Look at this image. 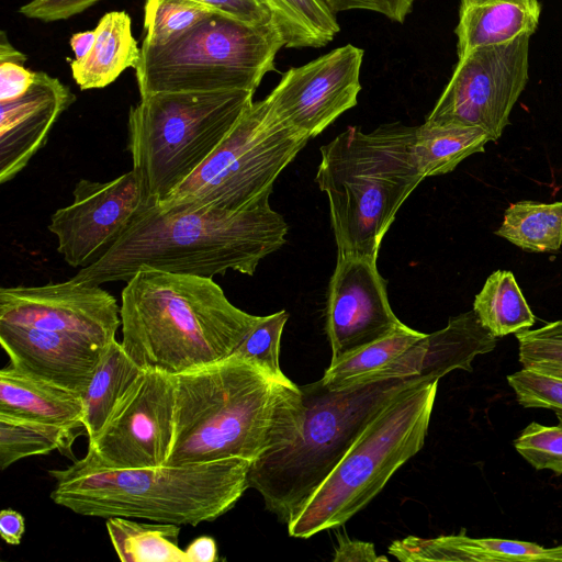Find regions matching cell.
<instances>
[{
  "label": "cell",
  "mask_w": 562,
  "mask_h": 562,
  "mask_svg": "<svg viewBox=\"0 0 562 562\" xmlns=\"http://www.w3.org/2000/svg\"><path fill=\"white\" fill-rule=\"evenodd\" d=\"M289 226L269 198L237 211L151 203L98 262L72 277L101 285L155 269L213 278L233 270L252 276L286 241Z\"/></svg>",
  "instance_id": "obj_1"
},
{
  "label": "cell",
  "mask_w": 562,
  "mask_h": 562,
  "mask_svg": "<svg viewBox=\"0 0 562 562\" xmlns=\"http://www.w3.org/2000/svg\"><path fill=\"white\" fill-rule=\"evenodd\" d=\"M173 438L165 464L256 460L301 429L300 386L236 356L175 375Z\"/></svg>",
  "instance_id": "obj_2"
},
{
  "label": "cell",
  "mask_w": 562,
  "mask_h": 562,
  "mask_svg": "<svg viewBox=\"0 0 562 562\" xmlns=\"http://www.w3.org/2000/svg\"><path fill=\"white\" fill-rule=\"evenodd\" d=\"M120 315L127 356L170 375L229 357L261 317L235 306L213 278L155 269L126 281Z\"/></svg>",
  "instance_id": "obj_3"
},
{
  "label": "cell",
  "mask_w": 562,
  "mask_h": 562,
  "mask_svg": "<svg viewBox=\"0 0 562 562\" xmlns=\"http://www.w3.org/2000/svg\"><path fill=\"white\" fill-rule=\"evenodd\" d=\"M252 460L227 458L206 463L112 469L88 454L65 469L49 470L50 499L89 517L143 518L191 525L213 521L246 492Z\"/></svg>",
  "instance_id": "obj_4"
},
{
  "label": "cell",
  "mask_w": 562,
  "mask_h": 562,
  "mask_svg": "<svg viewBox=\"0 0 562 562\" xmlns=\"http://www.w3.org/2000/svg\"><path fill=\"white\" fill-rule=\"evenodd\" d=\"M415 126H348L319 148L315 181L328 200L337 256L378 258L397 211L425 179L413 153Z\"/></svg>",
  "instance_id": "obj_5"
},
{
  "label": "cell",
  "mask_w": 562,
  "mask_h": 562,
  "mask_svg": "<svg viewBox=\"0 0 562 562\" xmlns=\"http://www.w3.org/2000/svg\"><path fill=\"white\" fill-rule=\"evenodd\" d=\"M424 381L428 380L389 378L330 387L318 380L301 385L300 431L284 447L251 462L248 486L288 525L379 411L401 391Z\"/></svg>",
  "instance_id": "obj_6"
},
{
  "label": "cell",
  "mask_w": 562,
  "mask_h": 562,
  "mask_svg": "<svg viewBox=\"0 0 562 562\" xmlns=\"http://www.w3.org/2000/svg\"><path fill=\"white\" fill-rule=\"evenodd\" d=\"M438 381L412 385L379 411L286 525L291 537L307 539L345 525L423 448Z\"/></svg>",
  "instance_id": "obj_7"
},
{
  "label": "cell",
  "mask_w": 562,
  "mask_h": 562,
  "mask_svg": "<svg viewBox=\"0 0 562 562\" xmlns=\"http://www.w3.org/2000/svg\"><path fill=\"white\" fill-rule=\"evenodd\" d=\"M255 91L157 92L128 113L127 150L150 199L164 201L213 153Z\"/></svg>",
  "instance_id": "obj_8"
},
{
  "label": "cell",
  "mask_w": 562,
  "mask_h": 562,
  "mask_svg": "<svg viewBox=\"0 0 562 562\" xmlns=\"http://www.w3.org/2000/svg\"><path fill=\"white\" fill-rule=\"evenodd\" d=\"M284 45L276 23L256 25L214 11L166 44H142L135 68L139 95L256 91Z\"/></svg>",
  "instance_id": "obj_9"
},
{
  "label": "cell",
  "mask_w": 562,
  "mask_h": 562,
  "mask_svg": "<svg viewBox=\"0 0 562 562\" xmlns=\"http://www.w3.org/2000/svg\"><path fill=\"white\" fill-rule=\"evenodd\" d=\"M310 138L282 123L267 99L252 102L206 160L162 204L237 211L270 198Z\"/></svg>",
  "instance_id": "obj_10"
},
{
  "label": "cell",
  "mask_w": 562,
  "mask_h": 562,
  "mask_svg": "<svg viewBox=\"0 0 562 562\" xmlns=\"http://www.w3.org/2000/svg\"><path fill=\"white\" fill-rule=\"evenodd\" d=\"M529 35H521L458 58L425 122L474 126L485 131L492 142L501 138L529 79Z\"/></svg>",
  "instance_id": "obj_11"
},
{
  "label": "cell",
  "mask_w": 562,
  "mask_h": 562,
  "mask_svg": "<svg viewBox=\"0 0 562 562\" xmlns=\"http://www.w3.org/2000/svg\"><path fill=\"white\" fill-rule=\"evenodd\" d=\"M72 195L69 205L52 214L48 229L64 260L79 269L102 259L137 215L155 203L133 168L105 182L80 179Z\"/></svg>",
  "instance_id": "obj_12"
},
{
  "label": "cell",
  "mask_w": 562,
  "mask_h": 562,
  "mask_svg": "<svg viewBox=\"0 0 562 562\" xmlns=\"http://www.w3.org/2000/svg\"><path fill=\"white\" fill-rule=\"evenodd\" d=\"M175 375L145 370L104 427L89 439L88 454L112 469L164 465L173 438Z\"/></svg>",
  "instance_id": "obj_13"
},
{
  "label": "cell",
  "mask_w": 562,
  "mask_h": 562,
  "mask_svg": "<svg viewBox=\"0 0 562 562\" xmlns=\"http://www.w3.org/2000/svg\"><path fill=\"white\" fill-rule=\"evenodd\" d=\"M364 52L352 44L337 47L285 71L266 97L286 126L312 138L357 105Z\"/></svg>",
  "instance_id": "obj_14"
},
{
  "label": "cell",
  "mask_w": 562,
  "mask_h": 562,
  "mask_svg": "<svg viewBox=\"0 0 562 562\" xmlns=\"http://www.w3.org/2000/svg\"><path fill=\"white\" fill-rule=\"evenodd\" d=\"M121 306L100 285L72 278L0 289V323L78 336L101 346L115 340Z\"/></svg>",
  "instance_id": "obj_15"
},
{
  "label": "cell",
  "mask_w": 562,
  "mask_h": 562,
  "mask_svg": "<svg viewBox=\"0 0 562 562\" xmlns=\"http://www.w3.org/2000/svg\"><path fill=\"white\" fill-rule=\"evenodd\" d=\"M386 285L375 259L337 256L326 300L325 329L331 348L330 363L405 325L391 307Z\"/></svg>",
  "instance_id": "obj_16"
},
{
  "label": "cell",
  "mask_w": 562,
  "mask_h": 562,
  "mask_svg": "<svg viewBox=\"0 0 562 562\" xmlns=\"http://www.w3.org/2000/svg\"><path fill=\"white\" fill-rule=\"evenodd\" d=\"M0 342L12 368L81 395L106 348L78 336L9 323H0Z\"/></svg>",
  "instance_id": "obj_17"
},
{
  "label": "cell",
  "mask_w": 562,
  "mask_h": 562,
  "mask_svg": "<svg viewBox=\"0 0 562 562\" xmlns=\"http://www.w3.org/2000/svg\"><path fill=\"white\" fill-rule=\"evenodd\" d=\"M76 100L57 78L36 71L21 97L0 102V183L12 180L45 146L59 115Z\"/></svg>",
  "instance_id": "obj_18"
},
{
  "label": "cell",
  "mask_w": 562,
  "mask_h": 562,
  "mask_svg": "<svg viewBox=\"0 0 562 562\" xmlns=\"http://www.w3.org/2000/svg\"><path fill=\"white\" fill-rule=\"evenodd\" d=\"M495 347L496 337L482 326L474 311L461 313L450 317L445 328L425 334L391 363L356 383L389 378L435 381L457 369L472 372L473 360Z\"/></svg>",
  "instance_id": "obj_19"
},
{
  "label": "cell",
  "mask_w": 562,
  "mask_h": 562,
  "mask_svg": "<svg viewBox=\"0 0 562 562\" xmlns=\"http://www.w3.org/2000/svg\"><path fill=\"white\" fill-rule=\"evenodd\" d=\"M389 553L401 562H562V544L544 548L533 542L471 538L464 533L437 538L408 536L393 541L389 547Z\"/></svg>",
  "instance_id": "obj_20"
},
{
  "label": "cell",
  "mask_w": 562,
  "mask_h": 562,
  "mask_svg": "<svg viewBox=\"0 0 562 562\" xmlns=\"http://www.w3.org/2000/svg\"><path fill=\"white\" fill-rule=\"evenodd\" d=\"M540 14L539 0H460L454 30L458 58L477 47L531 36Z\"/></svg>",
  "instance_id": "obj_21"
},
{
  "label": "cell",
  "mask_w": 562,
  "mask_h": 562,
  "mask_svg": "<svg viewBox=\"0 0 562 562\" xmlns=\"http://www.w3.org/2000/svg\"><path fill=\"white\" fill-rule=\"evenodd\" d=\"M0 414L85 429L80 393L34 378L11 366L0 371Z\"/></svg>",
  "instance_id": "obj_22"
},
{
  "label": "cell",
  "mask_w": 562,
  "mask_h": 562,
  "mask_svg": "<svg viewBox=\"0 0 562 562\" xmlns=\"http://www.w3.org/2000/svg\"><path fill=\"white\" fill-rule=\"evenodd\" d=\"M90 54L70 64L75 82L81 90L104 88L125 69L137 67L140 49L132 34L131 18L124 11L105 13L94 29Z\"/></svg>",
  "instance_id": "obj_23"
},
{
  "label": "cell",
  "mask_w": 562,
  "mask_h": 562,
  "mask_svg": "<svg viewBox=\"0 0 562 562\" xmlns=\"http://www.w3.org/2000/svg\"><path fill=\"white\" fill-rule=\"evenodd\" d=\"M144 372L116 339L106 346L89 385L81 395L88 439L101 431Z\"/></svg>",
  "instance_id": "obj_24"
},
{
  "label": "cell",
  "mask_w": 562,
  "mask_h": 562,
  "mask_svg": "<svg viewBox=\"0 0 562 562\" xmlns=\"http://www.w3.org/2000/svg\"><path fill=\"white\" fill-rule=\"evenodd\" d=\"M491 136L482 128L424 122L415 126L413 153L424 178L446 175L465 158L485 150Z\"/></svg>",
  "instance_id": "obj_25"
},
{
  "label": "cell",
  "mask_w": 562,
  "mask_h": 562,
  "mask_svg": "<svg viewBox=\"0 0 562 562\" xmlns=\"http://www.w3.org/2000/svg\"><path fill=\"white\" fill-rule=\"evenodd\" d=\"M112 546L123 562H188L178 546L180 526L138 522L132 518H106Z\"/></svg>",
  "instance_id": "obj_26"
},
{
  "label": "cell",
  "mask_w": 562,
  "mask_h": 562,
  "mask_svg": "<svg viewBox=\"0 0 562 562\" xmlns=\"http://www.w3.org/2000/svg\"><path fill=\"white\" fill-rule=\"evenodd\" d=\"M473 311L496 338L529 329L536 321L513 272L507 270H496L486 279L474 299Z\"/></svg>",
  "instance_id": "obj_27"
},
{
  "label": "cell",
  "mask_w": 562,
  "mask_h": 562,
  "mask_svg": "<svg viewBox=\"0 0 562 562\" xmlns=\"http://www.w3.org/2000/svg\"><path fill=\"white\" fill-rule=\"evenodd\" d=\"M80 434L68 426L0 414V468L55 450L74 457L71 446Z\"/></svg>",
  "instance_id": "obj_28"
},
{
  "label": "cell",
  "mask_w": 562,
  "mask_h": 562,
  "mask_svg": "<svg viewBox=\"0 0 562 562\" xmlns=\"http://www.w3.org/2000/svg\"><path fill=\"white\" fill-rule=\"evenodd\" d=\"M494 234L525 251H558L562 246V201L513 203Z\"/></svg>",
  "instance_id": "obj_29"
},
{
  "label": "cell",
  "mask_w": 562,
  "mask_h": 562,
  "mask_svg": "<svg viewBox=\"0 0 562 562\" xmlns=\"http://www.w3.org/2000/svg\"><path fill=\"white\" fill-rule=\"evenodd\" d=\"M286 48L323 47L340 26L319 0H266Z\"/></svg>",
  "instance_id": "obj_30"
},
{
  "label": "cell",
  "mask_w": 562,
  "mask_h": 562,
  "mask_svg": "<svg viewBox=\"0 0 562 562\" xmlns=\"http://www.w3.org/2000/svg\"><path fill=\"white\" fill-rule=\"evenodd\" d=\"M425 334L407 325L329 363L321 379L330 387H344L381 370Z\"/></svg>",
  "instance_id": "obj_31"
},
{
  "label": "cell",
  "mask_w": 562,
  "mask_h": 562,
  "mask_svg": "<svg viewBox=\"0 0 562 562\" xmlns=\"http://www.w3.org/2000/svg\"><path fill=\"white\" fill-rule=\"evenodd\" d=\"M214 11L195 0H146L143 44H166L192 29Z\"/></svg>",
  "instance_id": "obj_32"
},
{
  "label": "cell",
  "mask_w": 562,
  "mask_h": 562,
  "mask_svg": "<svg viewBox=\"0 0 562 562\" xmlns=\"http://www.w3.org/2000/svg\"><path fill=\"white\" fill-rule=\"evenodd\" d=\"M289 314L282 310L261 316L251 331L234 351V355L254 363L268 375L283 382H292L282 372L279 362L280 341Z\"/></svg>",
  "instance_id": "obj_33"
},
{
  "label": "cell",
  "mask_w": 562,
  "mask_h": 562,
  "mask_svg": "<svg viewBox=\"0 0 562 562\" xmlns=\"http://www.w3.org/2000/svg\"><path fill=\"white\" fill-rule=\"evenodd\" d=\"M516 451L535 469L562 474V426L527 425L514 440Z\"/></svg>",
  "instance_id": "obj_34"
},
{
  "label": "cell",
  "mask_w": 562,
  "mask_h": 562,
  "mask_svg": "<svg viewBox=\"0 0 562 562\" xmlns=\"http://www.w3.org/2000/svg\"><path fill=\"white\" fill-rule=\"evenodd\" d=\"M507 382L521 406L551 409L562 426V380L522 368L507 375Z\"/></svg>",
  "instance_id": "obj_35"
},
{
  "label": "cell",
  "mask_w": 562,
  "mask_h": 562,
  "mask_svg": "<svg viewBox=\"0 0 562 562\" xmlns=\"http://www.w3.org/2000/svg\"><path fill=\"white\" fill-rule=\"evenodd\" d=\"M518 358L522 368L541 361L562 362V319L536 329L516 333Z\"/></svg>",
  "instance_id": "obj_36"
},
{
  "label": "cell",
  "mask_w": 562,
  "mask_h": 562,
  "mask_svg": "<svg viewBox=\"0 0 562 562\" xmlns=\"http://www.w3.org/2000/svg\"><path fill=\"white\" fill-rule=\"evenodd\" d=\"M334 15L349 10H368L403 23L416 0H319Z\"/></svg>",
  "instance_id": "obj_37"
},
{
  "label": "cell",
  "mask_w": 562,
  "mask_h": 562,
  "mask_svg": "<svg viewBox=\"0 0 562 562\" xmlns=\"http://www.w3.org/2000/svg\"><path fill=\"white\" fill-rule=\"evenodd\" d=\"M212 10L228 14L244 22L267 25L274 22L266 0H195Z\"/></svg>",
  "instance_id": "obj_38"
},
{
  "label": "cell",
  "mask_w": 562,
  "mask_h": 562,
  "mask_svg": "<svg viewBox=\"0 0 562 562\" xmlns=\"http://www.w3.org/2000/svg\"><path fill=\"white\" fill-rule=\"evenodd\" d=\"M101 0H32L20 8L26 18L45 22L65 20L74 16Z\"/></svg>",
  "instance_id": "obj_39"
},
{
  "label": "cell",
  "mask_w": 562,
  "mask_h": 562,
  "mask_svg": "<svg viewBox=\"0 0 562 562\" xmlns=\"http://www.w3.org/2000/svg\"><path fill=\"white\" fill-rule=\"evenodd\" d=\"M24 60H0V102L24 94L35 79L36 71L24 67Z\"/></svg>",
  "instance_id": "obj_40"
},
{
  "label": "cell",
  "mask_w": 562,
  "mask_h": 562,
  "mask_svg": "<svg viewBox=\"0 0 562 562\" xmlns=\"http://www.w3.org/2000/svg\"><path fill=\"white\" fill-rule=\"evenodd\" d=\"M338 546L335 550V562H387L385 555H378L371 542L352 540L347 536L338 535Z\"/></svg>",
  "instance_id": "obj_41"
},
{
  "label": "cell",
  "mask_w": 562,
  "mask_h": 562,
  "mask_svg": "<svg viewBox=\"0 0 562 562\" xmlns=\"http://www.w3.org/2000/svg\"><path fill=\"white\" fill-rule=\"evenodd\" d=\"M25 531L24 517L11 508L2 509L0 513V536L11 546H18L21 542Z\"/></svg>",
  "instance_id": "obj_42"
},
{
  "label": "cell",
  "mask_w": 562,
  "mask_h": 562,
  "mask_svg": "<svg viewBox=\"0 0 562 562\" xmlns=\"http://www.w3.org/2000/svg\"><path fill=\"white\" fill-rule=\"evenodd\" d=\"M188 562H214L218 560L215 540L210 536L194 539L184 550Z\"/></svg>",
  "instance_id": "obj_43"
},
{
  "label": "cell",
  "mask_w": 562,
  "mask_h": 562,
  "mask_svg": "<svg viewBox=\"0 0 562 562\" xmlns=\"http://www.w3.org/2000/svg\"><path fill=\"white\" fill-rule=\"evenodd\" d=\"M95 33L93 31L79 32L71 36L70 46L75 53L76 61L85 59L93 48Z\"/></svg>",
  "instance_id": "obj_44"
},
{
  "label": "cell",
  "mask_w": 562,
  "mask_h": 562,
  "mask_svg": "<svg viewBox=\"0 0 562 562\" xmlns=\"http://www.w3.org/2000/svg\"><path fill=\"white\" fill-rule=\"evenodd\" d=\"M525 368L551 378L562 380V362L559 361H541Z\"/></svg>",
  "instance_id": "obj_45"
}]
</instances>
